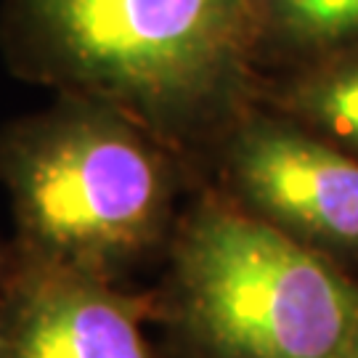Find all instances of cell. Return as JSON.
<instances>
[{
	"label": "cell",
	"mask_w": 358,
	"mask_h": 358,
	"mask_svg": "<svg viewBox=\"0 0 358 358\" xmlns=\"http://www.w3.org/2000/svg\"><path fill=\"white\" fill-rule=\"evenodd\" d=\"M22 77L115 106L180 143L229 115L257 51L255 0H6Z\"/></svg>",
	"instance_id": "cell-1"
},
{
	"label": "cell",
	"mask_w": 358,
	"mask_h": 358,
	"mask_svg": "<svg viewBox=\"0 0 358 358\" xmlns=\"http://www.w3.org/2000/svg\"><path fill=\"white\" fill-rule=\"evenodd\" d=\"M176 146L88 96L0 128V183L24 255L120 282L178 223Z\"/></svg>",
	"instance_id": "cell-2"
},
{
	"label": "cell",
	"mask_w": 358,
	"mask_h": 358,
	"mask_svg": "<svg viewBox=\"0 0 358 358\" xmlns=\"http://www.w3.org/2000/svg\"><path fill=\"white\" fill-rule=\"evenodd\" d=\"M159 300L186 358H345L358 284L287 234L210 194L170 236Z\"/></svg>",
	"instance_id": "cell-3"
},
{
	"label": "cell",
	"mask_w": 358,
	"mask_h": 358,
	"mask_svg": "<svg viewBox=\"0 0 358 358\" xmlns=\"http://www.w3.org/2000/svg\"><path fill=\"white\" fill-rule=\"evenodd\" d=\"M234 205L327 257H358V159L289 117L244 115L220 152Z\"/></svg>",
	"instance_id": "cell-4"
},
{
	"label": "cell",
	"mask_w": 358,
	"mask_h": 358,
	"mask_svg": "<svg viewBox=\"0 0 358 358\" xmlns=\"http://www.w3.org/2000/svg\"><path fill=\"white\" fill-rule=\"evenodd\" d=\"M152 292L24 255L13 247L6 294V358H152L143 324Z\"/></svg>",
	"instance_id": "cell-5"
},
{
	"label": "cell",
	"mask_w": 358,
	"mask_h": 358,
	"mask_svg": "<svg viewBox=\"0 0 358 358\" xmlns=\"http://www.w3.org/2000/svg\"><path fill=\"white\" fill-rule=\"evenodd\" d=\"M284 117L345 152H358V53L313 62L279 96Z\"/></svg>",
	"instance_id": "cell-6"
},
{
	"label": "cell",
	"mask_w": 358,
	"mask_h": 358,
	"mask_svg": "<svg viewBox=\"0 0 358 358\" xmlns=\"http://www.w3.org/2000/svg\"><path fill=\"white\" fill-rule=\"evenodd\" d=\"M257 45L313 62L358 43V0H255Z\"/></svg>",
	"instance_id": "cell-7"
},
{
	"label": "cell",
	"mask_w": 358,
	"mask_h": 358,
	"mask_svg": "<svg viewBox=\"0 0 358 358\" xmlns=\"http://www.w3.org/2000/svg\"><path fill=\"white\" fill-rule=\"evenodd\" d=\"M13 266V244L0 239V358H6V294Z\"/></svg>",
	"instance_id": "cell-8"
},
{
	"label": "cell",
	"mask_w": 358,
	"mask_h": 358,
	"mask_svg": "<svg viewBox=\"0 0 358 358\" xmlns=\"http://www.w3.org/2000/svg\"><path fill=\"white\" fill-rule=\"evenodd\" d=\"M345 358H358V334H356V340H353V345H350V350H348Z\"/></svg>",
	"instance_id": "cell-9"
}]
</instances>
